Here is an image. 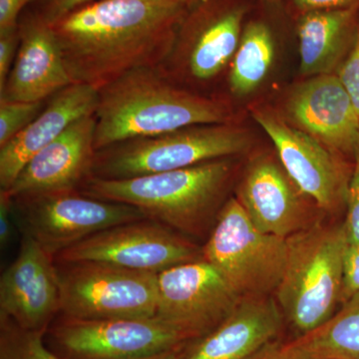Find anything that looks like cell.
I'll return each instance as SVG.
<instances>
[{"label": "cell", "instance_id": "obj_36", "mask_svg": "<svg viewBox=\"0 0 359 359\" xmlns=\"http://www.w3.org/2000/svg\"><path fill=\"white\" fill-rule=\"evenodd\" d=\"M164 4H170V6L182 7V8L188 9L189 7L193 6L197 4L199 0H159Z\"/></svg>", "mask_w": 359, "mask_h": 359}, {"label": "cell", "instance_id": "obj_6", "mask_svg": "<svg viewBox=\"0 0 359 359\" xmlns=\"http://www.w3.org/2000/svg\"><path fill=\"white\" fill-rule=\"evenodd\" d=\"M287 257V238L257 228L237 198L219 211L202 248V259L240 297L275 294Z\"/></svg>", "mask_w": 359, "mask_h": 359}, {"label": "cell", "instance_id": "obj_4", "mask_svg": "<svg viewBox=\"0 0 359 359\" xmlns=\"http://www.w3.org/2000/svg\"><path fill=\"white\" fill-rule=\"evenodd\" d=\"M346 226L314 224L287 238V257L275 299L302 337L330 320L341 302Z\"/></svg>", "mask_w": 359, "mask_h": 359}, {"label": "cell", "instance_id": "obj_7", "mask_svg": "<svg viewBox=\"0 0 359 359\" xmlns=\"http://www.w3.org/2000/svg\"><path fill=\"white\" fill-rule=\"evenodd\" d=\"M252 2L199 0L189 7L177 27L169 53L157 66L161 74L179 86L214 81L231 65Z\"/></svg>", "mask_w": 359, "mask_h": 359}, {"label": "cell", "instance_id": "obj_11", "mask_svg": "<svg viewBox=\"0 0 359 359\" xmlns=\"http://www.w3.org/2000/svg\"><path fill=\"white\" fill-rule=\"evenodd\" d=\"M201 257L202 248L186 236L146 218L99 231L59 254L54 262H100L158 275Z\"/></svg>", "mask_w": 359, "mask_h": 359}, {"label": "cell", "instance_id": "obj_14", "mask_svg": "<svg viewBox=\"0 0 359 359\" xmlns=\"http://www.w3.org/2000/svg\"><path fill=\"white\" fill-rule=\"evenodd\" d=\"M57 266L41 245L22 233L20 250L0 278V318L44 332L60 314Z\"/></svg>", "mask_w": 359, "mask_h": 359}, {"label": "cell", "instance_id": "obj_37", "mask_svg": "<svg viewBox=\"0 0 359 359\" xmlns=\"http://www.w3.org/2000/svg\"><path fill=\"white\" fill-rule=\"evenodd\" d=\"M266 1H276V0H266Z\"/></svg>", "mask_w": 359, "mask_h": 359}, {"label": "cell", "instance_id": "obj_34", "mask_svg": "<svg viewBox=\"0 0 359 359\" xmlns=\"http://www.w3.org/2000/svg\"><path fill=\"white\" fill-rule=\"evenodd\" d=\"M32 0H0V32L16 27Z\"/></svg>", "mask_w": 359, "mask_h": 359}, {"label": "cell", "instance_id": "obj_32", "mask_svg": "<svg viewBox=\"0 0 359 359\" xmlns=\"http://www.w3.org/2000/svg\"><path fill=\"white\" fill-rule=\"evenodd\" d=\"M247 359H316L297 346L294 341H273Z\"/></svg>", "mask_w": 359, "mask_h": 359}, {"label": "cell", "instance_id": "obj_30", "mask_svg": "<svg viewBox=\"0 0 359 359\" xmlns=\"http://www.w3.org/2000/svg\"><path fill=\"white\" fill-rule=\"evenodd\" d=\"M356 294H359V245L348 243L342 264V304Z\"/></svg>", "mask_w": 359, "mask_h": 359}, {"label": "cell", "instance_id": "obj_16", "mask_svg": "<svg viewBox=\"0 0 359 359\" xmlns=\"http://www.w3.org/2000/svg\"><path fill=\"white\" fill-rule=\"evenodd\" d=\"M96 120L87 116L33 156L6 192L13 199L78 190L89 178L96 150ZM2 191V190H1Z\"/></svg>", "mask_w": 359, "mask_h": 359}, {"label": "cell", "instance_id": "obj_18", "mask_svg": "<svg viewBox=\"0 0 359 359\" xmlns=\"http://www.w3.org/2000/svg\"><path fill=\"white\" fill-rule=\"evenodd\" d=\"M282 311L271 295L241 297L236 308L209 334L186 344L179 359H247L275 341Z\"/></svg>", "mask_w": 359, "mask_h": 359}, {"label": "cell", "instance_id": "obj_22", "mask_svg": "<svg viewBox=\"0 0 359 359\" xmlns=\"http://www.w3.org/2000/svg\"><path fill=\"white\" fill-rule=\"evenodd\" d=\"M276 29L266 13L252 7L229 73V86L235 96L244 97L259 88L273 66Z\"/></svg>", "mask_w": 359, "mask_h": 359}, {"label": "cell", "instance_id": "obj_19", "mask_svg": "<svg viewBox=\"0 0 359 359\" xmlns=\"http://www.w3.org/2000/svg\"><path fill=\"white\" fill-rule=\"evenodd\" d=\"M98 90L73 83L51 96L23 131L0 148V188L8 190L33 156L65 133L71 125L94 115Z\"/></svg>", "mask_w": 359, "mask_h": 359}, {"label": "cell", "instance_id": "obj_15", "mask_svg": "<svg viewBox=\"0 0 359 359\" xmlns=\"http://www.w3.org/2000/svg\"><path fill=\"white\" fill-rule=\"evenodd\" d=\"M287 121L323 145L354 154L359 143V115L337 74L309 77L295 86L285 103Z\"/></svg>", "mask_w": 359, "mask_h": 359}, {"label": "cell", "instance_id": "obj_23", "mask_svg": "<svg viewBox=\"0 0 359 359\" xmlns=\"http://www.w3.org/2000/svg\"><path fill=\"white\" fill-rule=\"evenodd\" d=\"M292 341L316 359H359V294L320 327Z\"/></svg>", "mask_w": 359, "mask_h": 359}, {"label": "cell", "instance_id": "obj_35", "mask_svg": "<svg viewBox=\"0 0 359 359\" xmlns=\"http://www.w3.org/2000/svg\"><path fill=\"white\" fill-rule=\"evenodd\" d=\"M183 348L174 349V351H166V353L155 354V355L147 356V358L136 359H179L180 355H181L182 349Z\"/></svg>", "mask_w": 359, "mask_h": 359}, {"label": "cell", "instance_id": "obj_27", "mask_svg": "<svg viewBox=\"0 0 359 359\" xmlns=\"http://www.w3.org/2000/svg\"><path fill=\"white\" fill-rule=\"evenodd\" d=\"M337 75L351 96L359 115V25L353 47L340 65Z\"/></svg>", "mask_w": 359, "mask_h": 359}, {"label": "cell", "instance_id": "obj_25", "mask_svg": "<svg viewBox=\"0 0 359 359\" xmlns=\"http://www.w3.org/2000/svg\"><path fill=\"white\" fill-rule=\"evenodd\" d=\"M46 101L20 102L0 100V148L13 140L40 114Z\"/></svg>", "mask_w": 359, "mask_h": 359}, {"label": "cell", "instance_id": "obj_17", "mask_svg": "<svg viewBox=\"0 0 359 359\" xmlns=\"http://www.w3.org/2000/svg\"><path fill=\"white\" fill-rule=\"evenodd\" d=\"M20 42L0 100L46 101L73 84L50 25L25 9L20 22Z\"/></svg>", "mask_w": 359, "mask_h": 359}, {"label": "cell", "instance_id": "obj_12", "mask_svg": "<svg viewBox=\"0 0 359 359\" xmlns=\"http://www.w3.org/2000/svg\"><path fill=\"white\" fill-rule=\"evenodd\" d=\"M240 299L218 271L201 257L158 273L155 318L192 341L219 327Z\"/></svg>", "mask_w": 359, "mask_h": 359}, {"label": "cell", "instance_id": "obj_28", "mask_svg": "<svg viewBox=\"0 0 359 359\" xmlns=\"http://www.w3.org/2000/svg\"><path fill=\"white\" fill-rule=\"evenodd\" d=\"M95 0H32L26 9L50 23Z\"/></svg>", "mask_w": 359, "mask_h": 359}, {"label": "cell", "instance_id": "obj_1", "mask_svg": "<svg viewBox=\"0 0 359 359\" xmlns=\"http://www.w3.org/2000/svg\"><path fill=\"white\" fill-rule=\"evenodd\" d=\"M186 11L159 0H95L50 26L72 83L98 90L129 71L159 66Z\"/></svg>", "mask_w": 359, "mask_h": 359}, {"label": "cell", "instance_id": "obj_13", "mask_svg": "<svg viewBox=\"0 0 359 359\" xmlns=\"http://www.w3.org/2000/svg\"><path fill=\"white\" fill-rule=\"evenodd\" d=\"M252 116L273 142L280 164L302 195L328 212L346 205L351 176L332 150L271 111L256 109Z\"/></svg>", "mask_w": 359, "mask_h": 359}, {"label": "cell", "instance_id": "obj_26", "mask_svg": "<svg viewBox=\"0 0 359 359\" xmlns=\"http://www.w3.org/2000/svg\"><path fill=\"white\" fill-rule=\"evenodd\" d=\"M354 166L347 189L344 226L348 243L359 245V143L353 154Z\"/></svg>", "mask_w": 359, "mask_h": 359}, {"label": "cell", "instance_id": "obj_10", "mask_svg": "<svg viewBox=\"0 0 359 359\" xmlns=\"http://www.w3.org/2000/svg\"><path fill=\"white\" fill-rule=\"evenodd\" d=\"M49 348L65 359H136L183 348L189 340L157 318L78 320L59 314Z\"/></svg>", "mask_w": 359, "mask_h": 359}, {"label": "cell", "instance_id": "obj_5", "mask_svg": "<svg viewBox=\"0 0 359 359\" xmlns=\"http://www.w3.org/2000/svg\"><path fill=\"white\" fill-rule=\"evenodd\" d=\"M249 145L247 132L230 123L197 125L100 149L94 156L90 177L122 180L175 171L233 157Z\"/></svg>", "mask_w": 359, "mask_h": 359}, {"label": "cell", "instance_id": "obj_9", "mask_svg": "<svg viewBox=\"0 0 359 359\" xmlns=\"http://www.w3.org/2000/svg\"><path fill=\"white\" fill-rule=\"evenodd\" d=\"M13 205L21 233L34 238L53 259L99 231L148 218L134 205L97 199L78 190L18 198Z\"/></svg>", "mask_w": 359, "mask_h": 359}, {"label": "cell", "instance_id": "obj_8", "mask_svg": "<svg viewBox=\"0 0 359 359\" xmlns=\"http://www.w3.org/2000/svg\"><path fill=\"white\" fill-rule=\"evenodd\" d=\"M55 264L62 316L78 320L154 318L157 273L100 262Z\"/></svg>", "mask_w": 359, "mask_h": 359}, {"label": "cell", "instance_id": "obj_29", "mask_svg": "<svg viewBox=\"0 0 359 359\" xmlns=\"http://www.w3.org/2000/svg\"><path fill=\"white\" fill-rule=\"evenodd\" d=\"M292 18L313 11L359 8V0H282Z\"/></svg>", "mask_w": 359, "mask_h": 359}, {"label": "cell", "instance_id": "obj_31", "mask_svg": "<svg viewBox=\"0 0 359 359\" xmlns=\"http://www.w3.org/2000/svg\"><path fill=\"white\" fill-rule=\"evenodd\" d=\"M20 27L0 32V89L4 88L20 47Z\"/></svg>", "mask_w": 359, "mask_h": 359}, {"label": "cell", "instance_id": "obj_21", "mask_svg": "<svg viewBox=\"0 0 359 359\" xmlns=\"http://www.w3.org/2000/svg\"><path fill=\"white\" fill-rule=\"evenodd\" d=\"M304 76L339 69L358 34L359 8L313 11L292 18Z\"/></svg>", "mask_w": 359, "mask_h": 359}, {"label": "cell", "instance_id": "obj_33", "mask_svg": "<svg viewBox=\"0 0 359 359\" xmlns=\"http://www.w3.org/2000/svg\"><path fill=\"white\" fill-rule=\"evenodd\" d=\"M13 199L6 191H0V245L4 250L11 244L14 233Z\"/></svg>", "mask_w": 359, "mask_h": 359}, {"label": "cell", "instance_id": "obj_24", "mask_svg": "<svg viewBox=\"0 0 359 359\" xmlns=\"http://www.w3.org/2000/svg\"><path fill=\"white\" fill-rule=\"evenodd\" d=\"M0 359H65L45 344L44 332H30L0 318Z\"/></svg>", "mask_w": 359, "mask_h": 359}, {"label": "cell", "instance_id": "obj_3", "mask_svg": "<svg viewBox=\"0 0 359 359\" xmlns=\"http://www.w3.org/2000/svg\"><path fill=\"white\" fill-rule=\"evenodd\" d=\"M231 158L135 178L89 177L78 191L97 199L138 208L149 219L184 236L211 231L233 173Z\"/></svg>", "mask_w": 359, "mask_h": 359}, {"label": "cell", "instance_id": "obj_2", "mask_svg": "<svg viewBox=\"0 0 359 359\" xmlns=\"http://www.w3.org/2000/svg\"><path fill=\"white\" fill-rule=\"evenodd\" d=\"M94 147L197 125L230 123L228 104L184 88L157 67L129 71L98 89Z\"/></svg>", "mask_w": 359, "mask_h": 359}, {"label": "cell", "instance_id": "obj_20", "mask_svg": "<svg viewBox=\"0 0 359 359\" xmlns=\"http://www.w3.org/2000/svg\"><path fill=\"white\" fill-rule=\"evenodd\" d=\"M299 194L280 163L262 158L245 171L237 200L257 228L287 238L309 226Z\"/></svg>", "mask_w": 359, "mask_h": 359}]
</instances>
